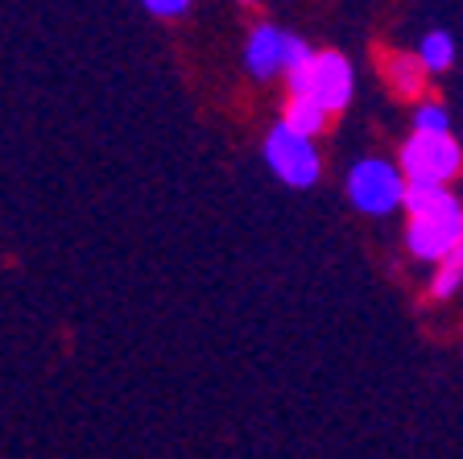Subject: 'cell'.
<instances>
[{"mask_svg": "<svg viewBox=\"0 0 463 459\" xmlns=\"http://www.w3.org/2000/svg\"><path fill=\"white\" fill-rule=\"evenodd\" d=\"M459 240H463V203L451 191L434 207L410 215V224H405V249L414 253L418 261H434L439 265Z\"/></svg>", "mask_w": 463, "mask_h": 459, "instance_id": "cell-2", "label": "cell"}, {"mask_svg": "<svg viewBox=\"0 0 463 459\" xmlns=\"http://www.w3.org/2000/svg\"><path fill=\"white\" fill-rule=\"evenodd\" d=\"M145 13H154V17L170 21V17H183L186 9H191V0H141Z\"/></svg>", "mask_w": 463, "mask_h": 459, "instance_id": "cell-13", "label": "cell"}, {"mask_svg": "<svg viewBox=\"0 0 463 459\" xmlns=\"http://www.w3.org/2000/svg\"><path fill=\"white\" fill-rule=\"evenodd\" d=\"M244 5H257V0H244Z\"/></svg>", "mask_w": 463, "mask_h": 459, "instance_id": "cell-14", "label": "cell"}, {"mask_svg": "<svg viewBox=\"0 0 463 459\" xmlns=\"http://www.w3.org/2000/svg\"><path fill=\"white\" fill-rule=\"evenodd\" d=\"M418 58H422V67L430 71V75H439V71H447L455 62V38L447 29H434V33H426V38L418 42Z\"/></svg>", "mask_w": 463, "mask_h": 459, "instance_id": "cell-10", "label": "cell"}, {"mask_svg": "<svg viewBox=\"0 0 463 459\" xmlns=\"http://www.w3.org/2000/svg\"><path fill=\"white\" fill-rule=\"evenodd\" d=\"M459 286H463V240L455 244L451 253H447L439 265H434V273H430V294L443 302V298H451V294H459Z\"/></svg>", "mask_w": 463, "mask_h": 459, "instance_id": "cell-9", "label": "cell"}, {"mask_svg": "<svg viewBox=\"0 0 463 459\" xmlns=\"http://www.w3.org/2000/svg\"><path fill=\"white\" fill-rule=\"evenodd\" d=\"M327 116L331 112L323 104H315V100L289 96L286 112H281V125H289L294 133H302V137H315V133H323V129H327Z\"/></svg>", "mask_w": 463, "mask_h": 459, "instance_id": "cell-8", "label": "cell"}, {"mask_svg": "<svg viewBox=\"0 0 463 459\" xmlns=\"http://www.w3.org/2000/svg\"><path fill=\"white\" fill-rule=\"evenodd\" d=\"M405 170L385 158H364L347 170V199L364 215H389V211L405 207Z\"/></svg>", "mask_w": 463, "mask_h": 459, "instance_id": "cell-3", "label": "cell"}, {"mask_svg": "<svg viewBox=\"0 0 463 459\" xmlns=\"http://www.w3.org/2000/svg\"><path fill=\"white\" fill-rule=\"evenodd\" d=\"M381 71H385L389 87H393L397 96H405V100L422 96L426 75H430V71L422 67V58H418V54H385V58H381Z\"/></svg>", "mask_w": 463, "mask_h": 459, "instance_id": "cell-7", "label": "cell"}, {"mask_svg": "<svg viewBox=\"0 0 463 459\" xmlns=\"http://www.w3.org/2000/svg\"><path fill=\"white\" fill-rule=\"evenodd\" d=\"M414 133H451V116H447V108L434 104V100L418 104L414 108Z\"/></svg>", "mask_w": 463, "mask_h": 459, "instance_id": "cell-11", "label": "cell"}, {"mask_svg": "<svg viewBox=\"0 0 463 459\" xmlns=\"http://www.w3.org/2000/svg\"><path fill=\"white\" fill-rule=\"evenodd\" d=\"M265 162H269V170L278 174L286 186H294V191H307V186H315L318 182V149L310 137L294 133L289 125H273L269 137H265Z\"/></svg>", "mask_w": 463, "mask_h": 459, "instance_id": "cell-5", "label": "cell"}, {"mask_svg": "<svg viewBox=\"0 0 463 459\" xmlns=\"http://www.w3.org/2000/svg\"><path fill=\"white\" fill-rule=\"evenodd\" d=\"M286 83H289V96H307L335 116L347 108L356 79H352V62L339 50H323V54H310L307 67L289 71Z\"/></svg>", "mask_w": 463, "mask_h": 459, "instance_id": "cell-1", "label": "cell"}, {"mask_svg": "<svg viewBox=\"0 0 463 459\" xmlns=\"http://www.w3.org/2000/svg\"><path fill=\"white\" fill-rule=\"evenodd\" d=\"M447 195V186H426V182H410L405 186V215H418V211L434 207V203Z\"/></svg>", "mask_w": 463, "mask_h": 459, "instance_id": "cell-12", "label": "cell"}, {"mask_svg": "<svg viewBox=\"0 0 463 459\" xmlns=\"http://www.w3.org/2000/svg\"><path fill=\"white\" fill-rule=\"evenodd\" d=\"M397 166L405 170L410 182H426V186H447L459 178L463 170V149L451 133H414L402 145Z\"/></svg>", "mask_w": 463, "mask_h": 459, "instance_id": "cell-4", "label": "cell"}, {"mask_svg": "<svg viewBox=\"0 0 463 459\" xmlns=\"http://www.w3.org/2000/svg\"><path fill=\"white\" fill-rule=\"evenodd\" d=\"M286 42L289 33H281L278 25H257L249 33V46H244V62L257 79H269L278 71H286Z\"/></svg>", "mask_w": 463, "mask_h": 459, "instance_id": "cell-6", "label": "cell"}]
</instances>
